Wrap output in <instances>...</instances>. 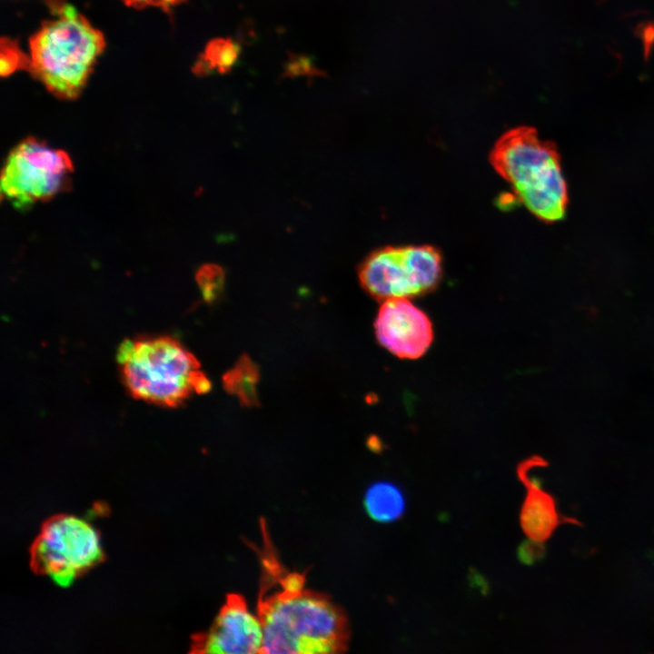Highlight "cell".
<instances>
[{"instance_id":"6","label":"cell","mask_w":654,"mask_h":654,"mask_svg":"<svg viewBox=\"0 0 654 654\" xmlns=\"http://www.w3.org/2000/svg\"><path fill=\"white\" fill-rule=\"evenodd\" d=\"M441 274V254L431 245L379 248L364 259L358 271L362 288L382 302L427 293L436 288Z\"/></svg>"},{"instance_id":"15","label":"cell","mask_w":654,"mask_h":654,"mask_svg":"<svg viewBox=\"0 0 654 654\" xmlns=\"http://www.w3.org/2000/svg\"><path fill=\"white\" fill-rule=\"evenodd\" d=\"M28 55L25 54L17 44L9 38L1 42V74H11L17 69H27Z\"/></svg>"},{"instance_id":"11","label":"cell","mask_w":654,"mask_h":654,"mask_svg":"<svg viewBox=\"0 0 654 654\" xmlns=\"http://www.w3.org/2000/svg\"><path fill=\"white\" fill-rule=\"evenodd\" d=\"M406 496L394 482L379 481L365 490L363 507L367 515L379 523H391L400 520L406 510Z\"/></svg>"},{"instance_id":"5","label":"cell","mask_w":654,"mask_h":654,"mask_svg":"<svg viewBox=\"0 0 654 654\" xmlns=\"http://www.w3.org/2000/svg\"><path fill=\"white\" fill-rule=\"evenodd\" d=\"M74 165L64 150L26 137L8 153L1 172V196L18 210L51 200L70 189Z\"/></svg>"},{"instance_id":"14","label":"cell","mask_w":654,"mask_h":654,"mask_svg":"<svg viewBox=\"0 0 654 654\" xmlns=\"http://www.w3.org/2000/svg\"><path fill=\"white\" fill-rule=\"evenodd\" d=\"M195 279L203 300L213 302L222 294L225 275L223 270L217 264L205 263L196 272Z\"/></svg>"},{"instance_id":"17","label":"cell","mask_w":654,"mask_h":654,"mask_svg":"<svg viewBox=\"0 0 654 654\" xmlns=\"http://www.w3.org/2000/svg\"><path fill=\"white\" fill-rule=\"evenodd\" d=\"M636 34L642 43L644 57L648 59L654 48V21L639 25Z\"/></svg>"},{"instance_id":"2","label":"cell","mask_w":654,"mask_h":654,"mask_svg":"<svg viewBox=\"0 0 654 654\" xmlns=\"http://www.w3.org/2000/svg\"><path fill=\"white\" fill-rule=\"evenodd\" d=\"M29 39L27 69L54 96L75 99L105 47L103 33L69 5L55 7Z\"/></svg>"},{"instance_id":"10","label":"cell","mask_w":654,"mask_h":654,"mask_svg":"<svg viewBox=\"0 0 654 654\" xmlns=\"http://www.w3.org/2000/svg\"><path fill=\"white\" fill-rule=\"evenodd\" d=\"M543 461L533 456L519 463L516 470L527 490L520 511V527L529 539L540 542L548 540L561 523L569 522L558 510L554 497L542 489L539 479L530 475V470Z\"/></svg>"},{"instance_id":"16","label":"cell","mask_w":654,"mask_h":654,"mask_svg":"<svg viewBox=\"0 0 654 654\" xmlns=\"http://www.w3.org/2000/svg\"><path fill=\"white\" fill-rule=\"evenodd\" d=\"M543 542L525 540L517 548V559L521 564L530 566L542 560L545 556Z\"/></svg>"},{"instance_id":"4","label":"cell","mask_w":654,"mask_h":654,"mask_svg":"<svg viewBox=\"0 0 654 654\" xmlns=\"http://www.w3.org/2000/svg\"><path fill=\"white\" fill-rule=\"evenodd\" d=\"M116 360L125 387L138 400L176 407L192 392L211 389L194 355L171 336L126 339Z\"/></svg>"},{"instance_id":"13","label":"cell","mask_w":654,"mask_h":654,"mask_svg":"<svg viewBox=\"0 0 654 654\" xmlns=\"http://www.w3.org/2000/svg\"><path fill=\"white\" fill-rule=\"evenodd\" d=\"M239 54V46L231 39H215L205 48L197 64L196 71L216 70L225 73L233 65Z\"/></svg>"},{"instance_id":"7","label":"cell","mask_w":654,"mask_h":654,"mask_svg":"<svg viewBox=\"0 0 654 654\" xmlns=\"http://www.w3.org/2000/svg\"><path fill=\"white\" fill-rule=\"evenodd\" d=\"M95 528L74 515L56 516L42 528L32 548L35 569L60 587L69 586L102 558Z\"/></svg>"},{"instance_id":"19","label":"cell","mask_w":654,"mask_h":654,"mask_svg":"<svg viewBox=\"0 0 654 654\" xmlns=\"http://www.w3.org/2000/svg\"><path fill=\"white\" fill-rule=\"evenodd\" d=\"M281 590L289 592H298L305 586V576L301 573L292 572L283 575L278 580Z\"/></svg>"},{"instance_id":"1","label":"cell","mask_w":654,"mask_h":654,"mask_svg":"<svg viewBox=\"0 0 654 654\" xmlns=\"http://www.w3.org/2000/svg\"><path fill=\"white\" fill-rule=\"evenodd\" d=\"M257 615L263 629L262 653L330 654L348 649L347 616L322 593L303 589L262 594Z\"/></svg>"},{"instance_id":"3","label":"cell","mask_w":654,"mask_h":654,"mask_svg":"<svg viewBox=\"0 0 654 654\" xmlns=\"http://www.w3.org/2000/svg\"><path fill=\"white\" fill-rule=\"evenodd\" d=\"M489 159L517 199L538 219L551 223L565 216L568 189L560 154L536 129L518 126L507 131L496 141Z\"/></svg>"},{"instance_id":"18","label":"cell","mask_w":654,"mask_h":654,"mask_svg":"<svg viewBox=\"0 0 654 654\" xmlns=\"http://www.w3.org/2000/svg\"><path fill=\"white\" fill-rule=\"evenodd\" d=\"M124 3L130 7L142 9L145 7H159L165 12L177 5L182 4L185 0H123Z\"/></svg>"},{"instance_id":"8","label":"cell","mask_w":654,"mask_h":654,"mask_svg":"<svg viewBox=\"0 0 654 654\" xmlns=\"http://www.w3.org/2000/svg\"><path fill=\"white\" fill-rule=\"evenodd\" d=\"M263 629L260 618L237 593L226 596L208 630L194 640V651L216 654L262 653Z\"/></svg>"},{"instance_id":"12","label":"cell","mask_w":654,"mask_h":654,"mask_svg":"<svg viewBox=\"0 0 654 654\" xmlns=\"http://www.w3.org/2000/svg\"><path fill=\"white\" fill-rule=\"evenodd\" d=\"M259 381V370L248 357L242 356L235 365L223 378L227 392L235 395L245 406L257 404L256 386Z\"/></svg>"},{"instance_id":"9","label":"cell","mask_w":654,"mask_h":654,"mask_svg":"<svg viewBox=\"0 0 654 654\" xmlns=\"http://www.w3.org/2000/svg\"><path fill=\"white\" fill-rule=\"evenodd\" d=\"M374 328L380 344L401 359L420 358L433 341L430 318L409 298L384 301L379 309Z\"/></svg>"}]
</instances>
